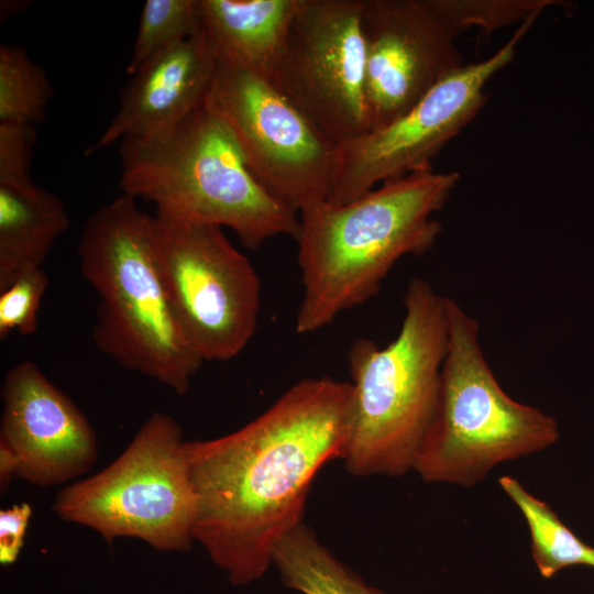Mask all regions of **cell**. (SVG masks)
Listing matches in <instances>:
<instances>
[{"instance_id":"10","label":"cell","mask_w":594,"mask_h":594,"mask_svg":"<svg viewBox=\"0 0 594 594\" xmlns=\"http://www.w3.org/2000/svg\"><path fill=\"white\" fill-rule=\"evenodd\" d=\"M538 14L524 20L492 56L454 70L394 121L340 144L338 170L327 200L344 204L384 182L430 166L437 153L483 107L487 81L513 59Z\"/></svg>"},{"instance_id":"20","label":"cell","mask_w":594,"mask_h":594,"mask_svg":"<svg viewBox=\"0 0 594 594\" xmlns=\"http://www.w3.org/2000/svg\"><path fill=\"white\" fill-rule=\"evenodd\" d=\"M201 30L200 0H146L127 72L135 74L154 57Z\"/></svg>"},{"instance_id":"23","label":"cell","mask_w":594,"mask_h":594,"mask_svg":"<svg viewBox=\"0 0 594 594\" xmlns=\"http://www.w3.org/2000/svg\"><path fill=\"white\" fill-rule=\"evenodd\" d=\"M35 125L0 122V179L31 177Z\"/></svg>"},{"instance_id":"22","label":"cell","mask_w":594,"mask_h":594,"mask_svg":"<svg viewBox=\"0 0 594 594\" xmlns=\"http://www.w3.org/2000/svg\"><path fill=\"white\" fill-rule=\"evenodd\" d=\"M553 3L552 0H447L462 31L471 26L493 31L517 21L522 22Z\"/></svg>"},{"instance_id":"7","label":"cell","mask_w":594,"mask_h":594,"mask_svg":"<svg viewBox=\"0 0 594 594\" xmlns=\"http://www.w3.org/2000/svg\"><path fill=\"white\" fill-rule=\"evenodd\" d=\"M185 444L178 421L153 413L112 463L63 487L53 512L97 531L109 546L135 538L157 551L190 550L196 495Z\"/></svg>"},{"instance_id":"1","label":"cell","mask_w":594,"mask_h":594,"mask_svg":"<svg viewBox=\"0 0 594 594\" xmlns=\"http://www.w3.org/2000/svg\"><path fill=\"white\" fill-rule=\"evenodd\" d=\"M352 411L350 382L309 377L240 429L186 441L193 537L232 585L262 579L278 543L304 522L314 479L343 457Z\"/></svg>"},{"instance_id":"15","label":"cell","mask_w":594,"mask_h":594,"mask_svg":"<svg viewBox=\"0 0 594 594\" xmlns=\"http://www.w3.org/2000/svg\"><path fill=\"white\" fill-rule=\"evenodd\" d=\"M300 0H200L216 56L274 81Z\"/></svg>"},{"instance_id":"16","label":"cell","mask_w":594,"mask_h":594,"mask_svg":"<svg viewBox=\"0 0 594 594\" xmlns=\"http://www.w3.org/2000/svg\"><path fill=\"white\" fill-rule=\"evenodd\" d=\"M69 224L64 202L32 177L0 179V290L41 268Z\"/></svg>"},{"instance_id":"18","label":"cell","mask_w":594,"mask_h":594,"mask_svg":"<svg viewBox=\"0 0 594 594\" xmlns=\"http://www.w3.org/2000/svg\"><path fill=\"white\" fill-rule=\"evenodd\" d=\"M498 483L528 525L531 556L542 578L550 579L569 566L592 568L594 547L582 541L546 502L529 493L515 477L502 476Z\"/></svg>"},{"instance_id":"9","label":"cell","mask_w":594,"mask_h":594,"mask_svg":"<svg viewBox=\"0 0 594 594\" xmlns=\"http://www.w3.org/2000/svg\"><path fill=\"white\" fill-rule=\"evenodd\" d=\"M155 253L174 312L204 361L230 360L257 326L261 280L213 224L156 213Z\"/></svg>"},{"instance_id":"19","label":"cell","mask_w":594,"mask_h":594,"mask_svg":"<svg viewBox=\"0 0 594 594\" xmlns=\"http://www.w3.org/2000/svg\"><path fill=\"white\" fill-rule=\"evenodd\" d=\"M45 70L16 44L0 46V122L35 125L53 98Z\"/></svg>"},{"instance_id":"14","label":"cell","mask_w":594,"mask_h":594,"mask_svg":"<svg viewBox=\"0 0 594 594\" xmlns=\"http://www.w3.org/2000/svg\"><path fill=\"white\" fill-rule=\"evenodd\" d=\"M216 68V52L204 30L161 53L131 75L116 114L85 154L174 130L204 107Z\"/></svg>"},{"instance_id":"8","label":"cell","mask_w":594,"mask_h":594,"mask_svg":"<svg viewBox=\"0 0 594 594\" xmlns=\"http://www.w3.org/2000/svg\"><path fill=\"white\" fill-rule=\"evenodd\" d=\"M204 106L229 130L256 179L299 212L328 199L339 145L270 79L217 57Z\"/></svg>"},{"instance_id":"3","label":"cell","mask_w":594,"mask_h":594,"mask_svg":"<svg viewBox=\"0 0 594 594\" xmlns=\"http://www.w3.org/2000/svg\"><path fill=\"white\" fill-rule=\"evenodd\" d=\"M80 272L100 298L94 339L119 365L184 395L204 360L184 332L161 276L154 217L122 194L80 234Z\"/></svg>"},{"instance_id":"5","label":"cell","mask_w":594,"mask_h":594,"mask_svg":"<svg viewBox=\"0 0 594 594\" xmlns=\"http://www.w3.org/2000/svg\"><path fill=\"white\" fill-rule=\"evenodd\" d=\"M122 194L173 219L227 227L256 250L296 240L299 215L256 179L226 125L205 106L174 130L120 142Z\"/></svg>"},{"instance_id":"12","label":"cell","mask_w":594,"mask_h":594,"mask_svg":"<svg viewBox=\"0 0 594 594\" xmlns=\"http://www.w3.org/2000/svg\"><path fill=\"white\" fill-rule=\"evenodd\" d=\"M370 131L394 121L462 67L446 0H361Z\"/></svg>"},{"instance_id":"11","label":"cell","mask_w":594,"mask_h":594,"mask_svg":"<svg viewBox=\"0 0 594 594\" xmlns=\"http://www.w3.org/2000/svg\"><path fill=\"white\" fill-rule=\"evenodd\" d=\"M273 82L338 145L367 133L361 0H300Z\"/></svg>"},{"instance_id":"4","label":"cell","mask_w":594,"mask_h":594,"mask_svg":"<svg viewBox=\"0 0 594 594\" xmlns=\"http://www.w3.org/2000/svg\"><path fill=\"white\" fill-rule=\"evenodd\" d=\"M404 308L389 344L361 338L349 350L353 411L341 460L359 477L414 471L437 407L448 339L446 296L414 277Z\"/></svg>"},{"instance_id":"13","label":"cell","mask_w":594,"mask_h":594,"mask_svg":"<svg viewBox=\"0 0 594 594\" xmlns=\"http://www.w3.org/2000/svg\"><path fill=\"white\" fill-rule=\"evenodd\" d=\"M0 427V490L13 479L48 487L96 463V433L86 416L32 361L6 374Z\"/></svg>"},{"instance_id":"17","label":"cell","mask_w":594,"mask_h":594,"mask_svg":"<svg viewBox=\"0 0 594 594\" xmlns=\"http://www.w3.org/2000/svg\"><path fill=\"white\" fill-rule=\"evenodd\" d=\"M273 566L300 594H385L341 561L305 522L276 547Z\"/></svg>"},{"instance_id":"25","label":"cell","mask_w":594,"mask_h":594,"mask_svg":"<svg viewBox=\"0 0 594 594\" xmlns=\"http://www.w3.org/2000/svg\"><path fill=\"white\" fill-rule=\"evenodd\" d=\"M592 568H594V563H593Z\"/></svg>"},{"instance_id":"21","label":"cell","mask_w":594,"mask_h":594,"mask_svg":"<svg viewBox=\"0 0 594 594\" xmlns=\"http://www.w3.org/2000/svg\"><path fill=\"white\" fill-rule=\"evenodd\" d=\"M48 286L44 270H33L0 290V339L11 332L30 336L36 331L37 314Z\"/></svg>"},{"instance_id":"24","label":"cell","mask_w":594,"mask_h":594,"mask_svg":"<svg viewBox=\"0 0 594 594\" xmlns=\"http://www.w3.org/2000/svg\"><path fill=\"white\" fill-rule=\"evenodd\" d=\"M32 506L21 503L0 510V564H13L23 548Z\"/></svg>"},{"instance_id":"2","label":"cell","mask_w":594,"mask_h":594,"mask_svg":"<svg viewBox=\"0 0 594 594\" xmlns=\"http://www.w3.org/2000/svg\"><path fill=\"white\" fill-rule=\"evenodd\" d=\"M458 182V173L430 165L344 204L322 199L305 206L296 238L304 289L296 331L328 326L377 295L402 257L430 251L441 232L432 215Z\"/></svg>"},{"instance_id":"6","label":"cell","mask_w":594,"mask_h":594,"mask_svg":"<svg viewBox=\"0 0 594 594\" xmlns=\"http://www.w3.org/2000/svg\"><path fill=\"white\" fill-rule=\"evenodd\" d=\"M446 314L437 407L414 471L429 483L472 486L499 463L554 444L560 432L552 416L502 388L480 344L479 321L449 297Z\"/></svg>"}]
</instances>
